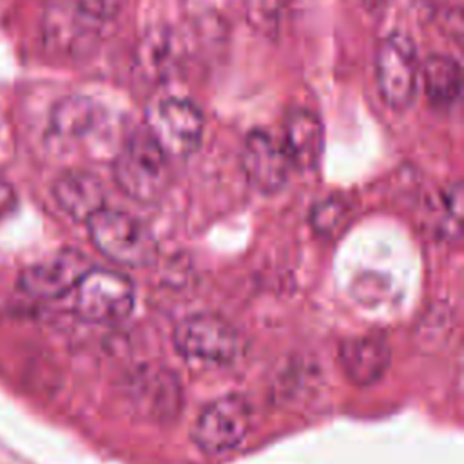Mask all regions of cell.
<instances>
[{"mask_svg": "<svg viewBox=\"0 0 464 464\" xmlns=\"http://www.w3.org/2000/svg\"><path fill=\"white\" fill-rule=\"evenodd\" d=\"M112 176L123 194L140 203H152L170 185V160L141 127L123 141L112 163Z\"/></svg>", "mask_w": 464, "mask_h": 464, "instance_id": "1", "label": "cell"}, {"mask_svg": "<svg viewBox=\"0 0 464 464\" xmlns=\"http://www.w3.org/2000/svg\"><path fill=\"white\" fill-rule=\"evenodd\" d=\"M87 228L98 252L116 265L143 268L158 256L152 232L143 221L123 210L105 207L87 221Z\"/></svg>", "mask_w": 464, "mask_h": 464, "instance_id": "2", "label": "cell"}, {"mask_svg": "<svg viewBox=\"0 0 464 464\" xmlns=\"http://www.w3.org/2000/svg\"><path fill=\"white\" fill-rule=\"evenodd\" d=\"M178 353L201 366H228L241 350L243 339L237 328L218 314H192L179 321L172 335Z\"/></svg>", "mask_w": 464, "mask_h": 464, "instance_id": "3", "label": "cell"}, {"mask_svg": "<svg viewBox=\"0 0 464 464\" xmlns=\"http://www.w3.org/2000/svg\"><path fill=\"white\" fill-rule=\"evenodd\" d=\"M74 312L89 323L114 324L134 308V285L116 270L89 268L72 288Z\"/></svg>", "mask_w": 464, "mask_h": 464, "instance_id": "4", "label": "cell"}, {"mask_svg": "<svg viewBox=\"0 0 464 464\" xmlns=\"http://www.w3.org/2000/svg\"><path fill=\"white\" fill-rule=\"evenodd\" d=\"M420 65L413 42L401 34L384 36L375 53V82L384 103L395 111L408 109L415 100Z\"/></svg>", "mask_w": 464, "mask_h": 464, "instance_id": "5", "label": "cell"}, {"mask_svg": "<svg viewBox=\"0 0 464 464\" xmlns=\"http://www.w3.org/2000/svg\"><path fill=\"white\" fill-rule=\"evenodd\" d=\"M252 406L239 393H228L208 402L194 420L192 440L210 455L236 450L252 428Z\"/></svg>", "mask_w": 464, "mask_h": 464, "instance_id": "6", "label": "cell"}, {"mask_svg": "<svg viewBox=\"0 0 464 464\" xmlns=\"http://www.w3.org/2000/svg\"><path fill=\"white\" fill-rule=\"evenodd\" d=\"M143 127L170 161L187 160L201 143L203 116L192 102L167 98L147 111Z\"/></svg>", "mask_w": 464, "mask_h": 464, "instance_id": "7", "label": "cell"}, {"mask_svg": "<svg viewBox=\"0 0 464 464\" xmlns=\"http://www.w3.org/2000/svg\"><path fill=\"white\" fill-rule=\"evenodd\" d=\"M102 34V14L83 0H62L47 16V40L67 54L87 53Z\"/></svg>", "mask_w": 464, "mask_h": 464, "instance_id": "8", "label": "cell"}, {"mask_svg": "<svg viewBox=\"0 0 464 464\" xmlns=\"http://www.w3.org/2000/svg\"><path fill=\"white\" fill-rule=\"evenodd\" d=\"M241 167L256 190L276 194L286 185L292 163L279 140L265 130H252L243 143Z\"/></svg>", "mask_w": 464, "mask_h": 464, "instance_id": "9", "label": "cell"}, {"mask_svg": "<svg viewBox=\"0 0 464 464\" xmlns=\"http://www.w3.org/2000/svg\"><path fill=\"white\" fill-rule=\"evenodd\" d=\"M89 259L78 250H62L27 266L18 279L24 294L34 299H56L72 292L89 270Z\"/></svg>", "mask_w": 464, "mask_h": 464, "instance_id": "10", "label": "cell"}, {"mask_svg": "<svg viewBox=\"0 0 464 464\" xmlns=\"http://www.w3.org/2000/svg\"><path fill=\"white\" fill-rule=\"evenodd\" d=\"M102 123V109L87 96L60 100L49 118L47 138L58 150H71L85 143Z\"/></svg>", "mask_w": 464, "mask_h": 464, "instance_id": "11", "label": "cell"}, {"mask_svg": "<svg viewBox=\"0 0 464 464\" xmlns=\"http://www.w3.org/2000/svg\"><path fill=\"white\" fill-rule=\"evenodd\" d=\"M390 344L377 335H357L344 339L339 346V364L355 386H372L390 368Z\"/></svg>", "mask_w": 464, "mask_h": 464, "instance_id": "12", "label": "cell"}, {"mask_svg": "<svg viewBox=\"0 0 464 464\" xmlns=\"http://www.w3.org/2000/svg\"><path fill=\"white\" fill-rule=\"evenodd\" d=\"M281 143L292 167L299 170L317 169L324 149V130L317 114L310 109H294L286 116Z\"/></svg>", "mask_w": 464, "mask_h": 464, "instance_id": "13", "label": "cell"}, {"mask_svg": "<svg viewBox=\"0 0 464 464\" xmlns=\"http://www.w3.org/2000/svg\"><path fill=\"white\" fill-rule=\"evenodd\" d=\"M53 196L60 208L76 221H89L105 208V190L102 181L87 170H69L53 185Z\"/></svg>", "mask_w": 464, "mask_h": 464, "instance_id": "14", "label": "cell"}, {"mask_svg": "<svg viewBox=\"0 0 464 464\" xmlns=\"http://www.w3.org/2000/svg\"><path fill=\"white\" fill-rule=\"evenodd\" d=\"M424 92L437 109L451 107L462 89L460 65L446 54H431L420 67Z\"/></svg>", "mask_w": 464, "mask_h": 464, "instance_id": "15", "label": "cell"}, {"mask_svg": "<svg viewBox=\"0 0 464 464\" xmlns=\"http://www.w3.org/2000/svg\"><path fill=\"white\" fill-rule=\"evenodd\" d=\"M246 16L250 24L265 33L274 34L281 18V0H245Z\"/></svg>", "mask_w": 464, "mask_h": 464, "instance_id": "16", "label": "cell"}, {"mask_svg": "<svg viewBox=\"0 0 464 464\" xmlns=\"http://www.w3.org/2000/svg\"><path fill=\"white\" fill-rule=\"evenodd\" d=\"M344 212H346V205L341 199L330 198L314 207L310 214V223L315 232L328 234L341 223Z\"/></svg>", "mask_w": 464, "mask_h": 464, "instance_id": "17", "label": "cell"}, {"mask_svg": "<svg viewBox=\"0 0 464 464\" xmlns=\"http://www.w3.org/2000/svg\"><path fill=\"white\" fill-rule=\"evenodd\" d=\"M442 203H444L448 221L453 223L455 230L459 232L460 221H462V185L459 181L448 187V190L442 194Z\"/></svg>", "mask_w": 464, "mask_h": 464, "instance_id": "18", "label": "cell"}, {"mask_svg": "<svg viewBox=\"0 0 464 464\" xmlns=\"http://www.w3.org/2000/svg\"><path fill=\"white\" fill-rule=\"evenodd\" d=\"M18 205V198H16V192H14V187L0 178V219L7 218Z\"/></svg>", "mask_w": 464, "mask_h": 464, "instance_id": "19", "label": "cell"}, {"mask_svg": "<svg viewBox=\"0 0 464 464\" xmlns=\"http://www.w3.org/2000/svg\"><path fill=\"white\" fill-rule=\"evenodd\" d=\"M361 2H362L364 7L370 9V11H379V9L382 7V4H384V0H361Z\"/></svg>", "mask_w": 464, "mask_h": 464, "instance_id": "20", "label": "cell"}]
</instances>
